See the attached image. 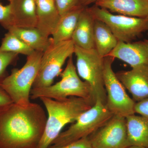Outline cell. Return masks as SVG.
<instances>
[{
  "label": "cell",
  "instance_id": "obj_1",
  "mask_svg": "<svg viewBox=\"0 0 148 148\" xmlns=\"http://www.w3.org/2000/svg\"><path fill=\"white\" fill-rule=\"evenodd\" d=\"M47 117L40 105L14 103L0 108V148H36Z\"/></svg>",
  "mask_w": 148,
  "mask_h": 148
},
{
  "label": "cell",
  "instance_id": "obj_2",
  "mask_svg": "<svg viewBox=\"0 0 148 148\" xmlns=\"http://www.w3.org/2000/svg\"><path fill=\"white\" fill-rule=\"evenodd\" d=\"M48 114L43 135L36 148H48L58 137L63 127L76 121L79 116L90 108V101L77 97L58 101L46 97L40 98Z\"/></svg>",
  "mask_w": 148,
  "mask_h": 148
},
{
  "label": "cell",
  "instance_id": "obj_3",
  "mask_svg": "<svg viewBox=\"0 0 148 148\" xmlns=\"http://www.w3.org/2000/svg\"><path fill=\"white\" fill-rule=\"evenodd\" d=\"M61 76V80L55 84L42 88H32L30 98L35 100L46 97L61 101L70 97H77L90 101L93 105L95 104L90 85L85 81H83L79 77L73 56L69 58Z\"/></svg>",
  "mask_w": 148,
  "mask_h": 148
},
{
  "label": "cell",
  "instance_id": "obj_4",
  "mask_svg": "<svg viewBox=\"0 0 148 148\" xmlns=\"http://www.w3.org/2000/svg\"><path fill=\"white\" fill-rule=\"evenodd\" d=\"M43 52L35 51L27 56V61L20 69H14L0 83L13 103L27 106L31 103L30 92L39 70Z\"/></svg>",
  "mask_w": 148,
  "mask_h": 148
},
{
  "label": "cell",
  "instance_id": "obj_5",
  "mask_svg": "<svg viewBox=\"0 0 148 148\" xmlns=\"http://www.w3.org/2000/svg\"><path fill=\"white\" fill-rule=\"evenodd\" d=\"M113 116L106 105L97 100L90 108L79 116L74 124L66 131L61 132L51 145H66L83 138L88 137Z\"/></svg>",
  "mask_w": 148,
  "mask_h": 148
},
{
  "label": "cell",
  "instance_id": "obj_6",
  "mask_svg": "<svg viewBox=\"0 0 148 148\" xmlns=\"http://www.w3.org/2000/svg\"><path fill=\"white\" fill-rule=\"evenodd\" d=\"M77 73L90 85L94 101L100 100L106 105L107 95L103 79L104 58L95 49H88L75 45Z\"/></svg>",
  "mask_w": 148,
  "mask_h": 148
},
{
  "label": "cell",
  "instance_id": "obj_7",
  "mask_svg": "<svg viewBox=\"0 0 148 148\" xmlns=\"http://www.w3.org/2000/svg\"><path fill=\"white\" fill-rule=\"evenodd\" d=\"M95 19L103 21L119 42L127 43L148 32V17L139 18L114 14L95 5L87 8Z\"/></svg>",
  "mask_w": 148,
  "mask_h": 148
},
{
  "label": "cell",
  "instance_id": "obj_8",
  "mask_svg": "<svg viewBox=\"0 0 148 148\" xmlns=\"http://www.w3.org/2000/svg\"><path fill=\"white\" fill-rule=\"evenodd\" d=\"M75 47L72 39L56 44L52 40L43 53L38 73L32 88H42L51 85L54 79L61 75L66 60L74 53Z\"/></svg>",
  "mask_w": 148,
  "mask_h": 148
},
{
  "label": "cell",
  "instance_id": "obj_9",
  "mask_svg": "<svg viewBox=\"0 0 148 148\" xmlns=\"http://www.w3.org/2000/svg\"><path fill=\"white\" fill-rule=\"evenodd\" d=\"M115 58L104 57L103 79L107 95L106 106L113 115L126 117L135 114L136 102L127 94L125 88L112 69Z\"/></svg>",
  "mask_w": 148,
  "mask_h": 148
},
{
  "label": "cell",
  "instance_id": "obj_10",
  "mask_svg": "<svg viewBox=\"0 0 148 148\" xmlns=\"http://www.w3.org/2000/svg\"><path fill=\"white\" fill-rule=\"evenodd\" d=\"M88 137L93 148L128 147L126 118L113 116Z\"/></svg>",
  "mask_w": 148,
  "mask_h": 148
},
{
  "label": "cell",
  "instance_id": "obj_11",
  "mask_svg": "<svg viewBox=\"0 0 148 148\" xmlns=\"http://www.w3.org/2000/svg\"><path fill=\"white\" fill-rule=\"evenodd\" d=\"M116 75L136 103L148 98V65L134 66Z\"/></svg>",
  "mask_w": 148,
  "mask_h": 148
},
{
  "label": "cell",
  "instance_id": "obj_12",
  "mask_svg": "<svg viewBox=\"0 0 148 148\" xmlns=\"http://www.w3.org/2000/svg\"><path fill=\"white\" fill-rule=\"evenodd\" d=\"M108 56L124 61L131 67L148 65V39L127 43L119 41Z\"/></svg>",
  "mask_w": 148,
  "mask_h": 148
},
{
  "label": "cell",
  "instance_id": "obj_13",
  "mask_svg": "<svg viewBox=\"0 0 148 148\" xmlns=\"http://www.w3.org/2000/svg\"><path fill=\"white\" fill-rule=\"evenodd\" d=\"M95 5L125 16L148 17V0H98Z\"/></svg>",
  "mask_w": 148,
  "mask_h": 148
},
{
  "label": "cell",
  "instance_id": "obj_14",
  "mask_svg": "<svg viewBox=\"0 0 148 148\" xmlns=\"http://www.w3.org/2000/svg\"><path fill=\"white\" fill-rule=\"evenodd\" d=\"M36 10L37 28L43 36H51L61 15L54 0H35Z\"/></svg>",
  "mask_w": 148,
  "mask_h": 148
},
{
  "label": "cell",
  "instance_id": "obj_15",
  "mask_svg": "<svg viewBox=\"0 0 148 148\" xmlns=\"http://www.w3.org/2000/svg\"><path fill=\"white\" fill-rule=\"evenodd\" d=\"M95 19L87 8L82 11L72 40L75 45L85 49H95L94 40Z\"/></svg>",
  "mask_w": 148,
  "mask_h": 148
},
{
  "label": "cell",
  "instance_id": "obj_16",
  "mask_svg": "<svg viewBox=\"0 0 148 148\" xmlns=\"http://www.w3.org/2000/svg\"><path fill=\"white\" fill-rule=\"evenodd\" d=\"M11 7L14 27L35 28L37 15L35 0H8Z\"/></svg>",
  "mask_w": 148,
  "mask_h": 148
},
{
  "label": "cell",
  "instance_id": "obj_17",
  "mask_svg": "<svg viewBox=\"0 0 148 148\" xmlns=\"http://www.w3.org/2000/svg\"><path fill=\"white\" fill-rule=\"evenodd\" d=\"M126 119L129 146L148 148V120L135 114Z\"/></svg>",
  "mask_w": 148,
  "mask_h": 148
},
{
  "label": "cell",
  "instance_id": "obj_18",
  "mask_svg": "<svg viewBox=\"0 0 148 148\" xmlns=\"http://www.w3.org/2000/svg\"><path fill=\"white\" fill-rule=\"evenodd\" d=\"M84 8L81 5L77 6L61 16L59 22L51 35L53 43L72 39L79 17Z\"/></svg>",
  "mask_w": 148,
  "mask_h": 148
},
{
  "label": "cell",
  "instance_id": "obj_19",
  "mask_svg": "<svg viewBox=\"0 0 148 148\" xmlns=\"http://www.w3.org/2000/svg\"><path fill=\"white\" fill-rule=\"evenodd\" d=\"M94 40L95 49L103 57L108 56L113 50L119 41L111 29L105 23L95 19Z\"/></svg>",
  "mask_w": 148,
  "mask_h": 148
},
{
  "label": "cell",
  "instance_id": "obj_20",
  "mask_svg": "<svg viewBox=\"0 0 148 148\" xmlns=\"http://www.w3.org/2000/svg\"><path fill=\"white\" fill-rule=\"evenodd\" d=\"M8 32L15 35L35 51L44 52L52 42L51 38L45 36L36 27H13L9 29Z\"/></svg>",
  "mask_w": 148,
  "mask_h": 148
},
{
  "label": "cell",
  "instance_id": "obj_21",
  "mask_svg": "<svg viewBox=\"0 0 148 148\" xmlns=\"http://www.w3.org/2000/svg\"><path fill=\"white\" fill-rule=\"evenodd\" d=\"M35 51L15 35L9 32L3 38L0 46V51L1 52H12L27 56Z\"/></svg>",
  "mask_w": 148,
  "mask_h": 148
},
{
  "label": "cell",
  "instance_id": "obj_22",
  "mask_svg": "<svg viewBox=\"0 0 148 148\" xmlns=\"http://www.w3.org/2000/svg\"><path fill=\"white\" fill-rule=\"evenodd\" d=\"M18 54L12 52L0 51V83L7 76L8 67L13 64L18 57Z\"/></svg>",
  "mask_w": 148,
  "mask_h": 148
},
{
  "label": "cell",
  "instance_id": "obj_23",
  "mask_svg": "<svg viewBox=\"0 0 148 148\" xmlns=\"http://www.w3.org/2000/svg\"><path fill=\"white\" fill-rule=\"evenodd\" d=\"M0 24L8 31L14 27L11 7L9 3L3 5L0 0Z\"/></svg>",
  "mask_w": 148,
  "mask_h": 148
},
{
  "label": "cell",
  "instance_id": "obj_24",
  "mask_svg": "<svg viewBox=\"0 0 148 148\" xmlns=\"http://www.w3.org/2000/svg\"><path fill=\"white\" fill-rule=\"evenodd\" d=\"M61 16L80 5L81 0H54Z\"/></svg>",
  "mask_w": 148,
  "mask_h": 148
},
{
  "label": "cell",
  "instance_id": "obj_25",
  "mask_svg": "<svg viewBox=\"0 0 148 148\" xmlns=\"http://www.w3.org/2000/svg\"><path fill=\"white\" fill-rule=\"evenodd\" d=\"M48 148H93L88 137L83 138L75 142L62 146L51 145Z\"/></svg>",
  "mask_w": 148,
  "mask_h": 148
},
{
  "label": "cell",
  "instance_id": "obj_26",
  "mask_svg": "<svg viewBox=\"0 0 148 148\" xmlns=\"http://www.w3.org/2000/svg\"><path fill=\"white\" fill-rule=\"evenodd\" d=\"M135 114H138L148 120V98L135 104Z\"/></svg>",
  "mask_w": 148,
  "mask_h": 148
},
{
  "label": "cell",
  "instance_id": "obj_27",
  "mask_svg": "<svg viewBox=\"0 0 148 148\" xmlns=\"http://www.w3.org/2000/svg\"><path fill=\"white\" fill-rule=\"evenodd\" d=\"M13 103L9 95L0 87V108Z\"/></svg>",
  "mask_w": 148,
  "mask_h": 148
},
{
  "label": "cell",
  "instance_id": "obj_28",
  "mask_svg": "<svg viewBox=\"0 0 148 148\" xmlns=\"http://www.w3.org/2000/svg\"><path fill=\"white\" fill-rule=\"evenodd\" d=\"M98 0H81L80 4L85 7L86 6L96 2Z\"/></svg>",
  "mask_w": 148,
  "mask_h": 148
},
{
  "label": "cell",
  "instance_id": "obj_29",
  "mask_svg": "<svg viewBox=\"0 0 148 148\" xmlns=\"http://www.w3.org/2000/svg\"><path fill=\"white\" fill-rule=\"evenodd\" d=\"M126 148H147L144 147H139V146H130Z\"/></svg>",
  "mask_w": 148,
  "mask_h": 148
}]
</instances>
